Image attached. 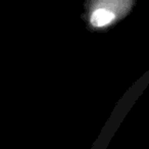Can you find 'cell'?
Returning <instances> with one entry per match:
<instances>
[{
	"label": "cell",
	"instance_id": "obj_1",
	"mask_svg": "<svg viewBox=\"0 0 149 149\" xmlns=\"http://www.w3.org/2000/svg\"><path fill=\"white\" fill-rule=\"evenodd\" d=\"M116 19V13L107 7H101L93 11L90 23L95 28H103L112 24Z\"/></svg>",
	"mask_w": 149,
	"mask_h": 149
}]
</instances>
